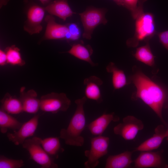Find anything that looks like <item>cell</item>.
<instances>
[{
    "instance_id": "cell-6",
    "label": "cell",
    "mask_w": 168,
    "mask_h": 168,
    "mask_svg": "<svg viewBox=\"0 0 168 168\" xmlns=\"http://www.w3.org/2000/svg\"><path fill=\"white\" fill-rule=\"evenodd\" d=\"M110 143V138L107 137L97 136L91 139V147L84 152L87 158L84 163L86 168H94L99 165L100 158L106 155Z\"/></svg>"
},
{
    "instance_id": "cell-27",
    "label": "cell",
    "mask_w": 168,
    "mask_h": 168,
    "mask_svg": "<svg viewBox=\"0 0 168 168\" xmlns=\"http://www.w3.org/2000/svg\"><path fill=\"white\" fill-rule=\"evenodd\" d=\"M24 165L22 159H13L0 156V168H20Z\"/></svg>"
},
{
    "instance_id": "cell-29",
    "label": "cell",
    "mask_w": 168,
    "mask_h": 168,
    "mask_svg": "<svg viewBox=\"0 0 168 168\" xmlns=\"http://www.w3.org/2000/svg\"><path fill=\"white\" fill-rule=\"evenodd\" d=\"M160 42L168 51V30L157 32Z\"/></svg>"
},
{
    "instance_id": "cell-13",
    "label": "cell",
    "mask_w": 168,
    "mask_h": 168,
    "mask_svg": "<svg viewBox=\"0 0 168 168\" xmlns=\"http://www.w3.org/2000/svg\"><path fill=\"white\" fill-rule=\"evenodd\" d=\"M36 92L31 89L26 91L25 87H21L20 89L19 99L23 108V111L36 114L40 109V99L37 97Z\"/></svg>"
},
{
    "instance_id": "cell-34",
    "label": "cell",
    "mask_w": 168,
    "mask_h": 168,
    "mask_svg": "<svg viewBox=\"0 0 168 168\" xmlns=\"http://www.w3.org/2000/svg\"><path fill=\"white\" fill-rule=\"evenodd\" d=\"M166 138L168 141V128L166 131Z\"/></svg>"
},
{
    "instance_id": "cell-14",
    "label": "cell",
    "mask_w": 168,
    "mask_h": 168,
    "mask_svg": "<svg viewBox=\"0 0 168 168\" xmlns=\"http://www.w3.org/2000/svg\"><path fill=\"white\" fill-rule=\"evenodd\" d=\"M103 81L98 77L92 76L84 80L85 96L89 99L94 100L98 103L103 101L101 86Z\"/></svg>"
},
{
    "instance_id": "cell-22",
    "label": "cell",
    "mask_w": 168,
    "mask_h": 168,
    "mask_svg": "<svg viewBox=\"0 0 168 168\" xmlns=\"http://www.w3.org/2000/svg\"><path fill=\"white\" fill-rule=\"evenodd\" d=\"M23 124L2 110H0V131L6 133L8 129L18 130Z\"/></svg>"
},
{
    "instance_id": "cell-33",
    "label": "cell",
    "mask_w": 168,
    "mask_h": 168,
    "mask_svg": "<svg viewBox=\"0 0 168 168\" xmlns=\"http://www.w3.org/2000/svg\"><path fill=\"white\" fill-rule=\"evenodd\" d=\"M115 3L118 5L123 6V0H113Z\"/></svg>"
},
{
    "instance_id": "cell-32",
    "label": "cell",
    "mask_w": 168,
    "mask_h": 168,
    "mask_svg": "<svg viewBox=\"0 0 168 168\" xmlns=\"http://www.w3.org/2000/svg\"><path fill=\"white\" fill-rule=\"evenodd\" d=\"M10 0H0V7L6 5Z\"/></svg>"
},
{
    "instance_id": "cell-20",
    "label": "cell",
    "mask_w": 168,
    "mask_h": 168,
    "mask_svg": "<svg viewBox=\"0 0 168 168\" xmlns=\"http://www.w3.org/2000/svg\"><path fill=\"white\" fill-rule=\"evenodd\" d=\"M0 109L10 114H17L23 111L21 102L19 98L6 93L1 100Z\"/></svg>"
},
{
    "instance_id": "cell-11",
    "label": "cell",
    "mask_w": 168,
    "mask_h": 168,
    "mask_svg": "<svg viewBox=\"0 0 168 168\" xmlns=\"http://www.w3.org/2000/svg\"><path fill=\"white\" fill-rule=\"evenodd\" d=\"M44 21L47 25L42 41L60 40L70 41V35L67 24L62 25L57 23L54 17L50 14L45 16Z\"/></svg>"
},
{
    "instance_id": "cell-15",
    "label": "cell",
    "mask_w": 168,
    "mask_h": 168,
    "mask_svg": "<svg viewBox=\"0 0 168 168\" xmlns=\"http://www.w3.org/2000/svg\"><path fill=\"white\" fill-rule=\"evenodd\" d=\"M166 131L163 125H158L155 128L153 136L136 147L133 152L151 151L157 149L166 138Z\"/></svg>"
},
{
    "instance_id": "cell-25",
    "label": "cell",
    "mask_w": 168,
    "mask_h": 168,
    "mask_svg": "<svg viewBox=\"0 0 168 168\" xmlns=\"http://www.w3.org/2000/svg\"><path fill=\"white\" fill-rule=\"evenodd\" d=\"M4 51L7 55V64L20 66L25 64V61L22 58L20 49L15 45L7 47Z\"/></svg>"
},
{
    "instance_id": "cell-21",
    "label": "cell",
    "mask_w": 168,
    "mask_h": 168,
    "mask_svg": "<svg viewBox=\"0 0 168 168\" xmlns=\"http://www.w3.org/2000/svg\"><path fill=\"white\" fill-rule=\"evenodd\" d=\"M106 71L112 75V82L115 90L119 89L128 84L124 72L119 69L113 62H110L106 68Z\"/></svg>"
},
{
    "instance_id": "cell-18",
    "label": "cell",
    "mask_w": 168,
    "mask_h": 168,
    "mask_svg": "<svg viewBox=\"0 0 168 168\" xmlns=\"http://www.w3.org/2000/svg\"><path fill=\"white\" fill-rule=\"evenodd\" d=\"M62 53H68L79 59L87 62L92 67L98 65V63L93 62L91 58L93 53L92 48L89 45H85L83 42L74 43L68 51Z\"/></svg>"
},
{
    "instance_id": "cell-28",
    "label": "cell",
    "mask_w": 168,
    "mask_h": 168,
    "mask_svg": "<svg viewBox=\"0 0 168 168\" xmlns=\"http://www.w3.org/2000/svg\"><path fill=\"white\" fill-rule=\"evenodd\" d=\"M70 35V41L78 40L81 35V31L78 26L74 23L67 24Z\"/></svg>"
},
{
    "instance_id": "cell-26",
    "label": "cell",
    "mask_w": 168,
    "mask_h": 168,
    "mask_svg": "<svg viewBox=\"0 0 168 168\" xmlns=\"http://www.w3.org/2000/svg\"><path fill=\"white\" fill-rule=\"evenodd\" d=\"M147 0H123V6L130 12L132 17L135 20L143 13V5Z\"/></svg>"
},
{
    "instance_id": "cell-24",
    "label": "cell",
    "mask_w": 168,
    "mask_h": 168,
    "mask_svg": "<svg viewBox=\"0 0 168 168\" xmlns=\"http://www.w3.org/2000/svg\"><path fill=\"white\" fill-rule=\"evenodd\" d=\"M145 45L137 48L134 56L138 60L150 67L155 65L154 56L150 48L149 40Z\"/></svg>"
},
{
    "instance_id": "cell-30",
    "label": "cell",
    "mask_w": 168,
    "mask_h": 168,
    "mask_svg": "<svg viewBox=\"0 0 168 168\" xmlns=\"http://www.w3.org/2000/svg\"><path fill=\"white\" fill-rule=\"evenodd\" d=\"M7 64V57L5 51L0 49V65L3 66Z\"/></svg>"
},
{
    "instance_id": "cell-3",
    "label": "cell",
    "mask_w": 168,
    "mask_h": 168,
    "mask_svg": "<svg viewBox=\"0 0 168 168\" xmlns=\"http://www.w3.org/2000/svg\"><path fill=\"white\" fill-rule=\"evenodd\" d=\"M134 36L126 41L127 46L135 47L140 42L149 40L156 34L154 16L150 12L143 13L135 19Z\"/></svg>"
},
{
    "instance_id": "cell-4",
    "label": "cell",
    "mask_w": 168,
    "mask_h": 168,
    "mask_svg": "<svg viewBox=\"0 0 168 168\" xmlns=\"http://www.w3.org/2000/svg\"><path fill=\"white\" fill-rule=\"evenodd\" d=\"M41 139L37 137L27 138L22 144V147L28 152L30 158L40 166L41 168H58V165L54 162V159L51 157L42 147Z\"/></svg>"
},
{
    "instance_id": "cell-23",
    "label": "cell",
    "mask_w": 168,
    "mask_h": 168,
    "mask_svg": "<svg viewBox=\"0 0 168 168\" xmlns=\"http://www.w3.org/2000/svg\"><path fill=\"white\" fill-rule=\"evenodd\" d=\"M41 145L46 152L54 159L63 149L61 147L59 139L57 137H49L41 139Z\"/></svg>"
},
{
    "instance_id": "cell-7",
    "label": "cell",
    "mask_w": 168,
    "mask_h": 168,
    "mask_svg": "<svg viewBox=\"0 0 168 168\" xmlns=\"http://www.w3.org/2000/svg\"><path fill=\"white\" fill-rule=\"evenodd\" d=\"M71 105V100L64 93L52 92L43 95L40 99V110L54 114L66 111Z\"/></svg>"
},
{
    "instance_id": "cell-1",
    "label": "cell",
    "mask_w": 168,
    "mask_h": 168,
    "mask_svg": "<svg viewBox=\"0 0 168 168\" xmlns=\"http://www.w3.org/2000/svg\"><path fill=\"white\" fill-rule=\"evenodd\" d=\"M130 80L136 89L132 95L133 100L140 99L155 112L162 123H166L162 116V110L168 106V94L166 90L152 81L141 70L134 69Z\"/></svg>"
},
{
    "instance_id": "cell-9",
    "label": "cell",
    "mask_w": 168,
    "mask_h": 168,
    "mask_svg": "<svg viewBox=\"0 0 168 168\" xmlns=\"http://www.w3.org/2000/svg\"><path fill=\"white\" fill-rule=\"evenodd\" d=\"M45 10L44 7L36 4L30 5L27 12L24 23V30L30 35L39 33L43 29L41 25Z\"/></svg>"
},
{
    "instance_id": "cell-12",
    "label": "cell",
    "mask_w": 168,
    "mask_h": 168,
    "mask_svg": "<svg viewBox=\"0 0 168 168\" xmlns=\"http://www.w3.org/2000/svg\"><path fill=\"white\" fill-rule=\"evenodd\" d=\"M134 161V166L137 168H161L164 166L161 154L160 152H141Z\"/></svg>"
},
{
    "instance_id": "cell-2",
    "label": "cell",
    "mask_w": 168,
    "mask_h": 168,
    "mask_svg": "<svg viewBox=\"0 0 168 168\" xmlns=\"http://www.w3.org/2000/svg\"><path fill=\"white\" fill-rule=\"evenodd\" d=\"M87 100L85 96L76 100L75 111L66 128H63L60 132L59 137L68 145L78 147L83 146L84 139L82 134L86 124L84 105Z\"/></svg>"
},
{
    "instance_id": "cell-16",
    "label": "cell",
    "mask_w": 168,
    "mask_h": 168,
    "mask_svg": "<svg viewBox=\"0 0 168 168\" xmlns=\"http://www.w3.org/2000/svg\"><path fill=\"white\" fill-rule=\"evenodd\" d=\"M119 120V117L115 116L114 113L104 114L91 122L87 126L92 135L100 136L112 121H118Z\"/></svg>"
},
{
    "instance_id": "cell-19",
    "label": "cell",
    "mask_w": 168,
    "mask_h": 168,
    "mask_svg": "<svg viewBox=\"0 0 168 168\" xmlns=\"http://www.w3.org/2000/svg\"><path fill=\"white\" fill-rule=\"evenodd\" d=\"M133 151H126L120 154L110 155L107 158L105 168H127L133 161L132 156Z\"/></svg>"
},
{
    "instance_id": "cell-10",
    "label": "cell",
    "mask_w": 168,
    "mask_h": 168,
    "mask_svg": "<svg viewBox=\"0 0 168 168\" xmlns=\"http://www.w3.org/2000/svg\"><path fill=\"white\" fill-rule=\"evenodd\" d=\"M39 114L35 115L27 122L23 124L21 127L13 133H8L7 136L9 141L15 145H22L25 141L28 138L32 136L37 128Z\"/></svg>"
},
{
    "instance_id": "cell-17",
    "label": "cell",
    "mask_w": 168,
    "mask_h": 168,
    "mask_svg": "<svg viewBox=\"0 0 168 168\" xmlns=\"http://www.w3.org/2000/svg\"><path fill=\"white\" fill-rule=\"evenodd\" d=\"M44 7L49 14L57 16L63 21L75 13L70 8L67 0H55Z\"/></svg>"
},
{
    "instance_id": "cell-8",
    "label": "cell",
    "mask_w": 168,
    "mask_h": 168,
    "mask_svg": "<svg viewBox=\"0 0 168 168\" xmlns=\"http://www.w3.org/2000/svg\"><path fill=\"white\" fill-rule=\"evenodd\" d=\"M144 127V124L141 120L133 116L128 115L123 118L122 122L114 127L113 132L115 134L120 135L125 140H132Z\"/></svg>"
},
{
    "instance_id": "cell-5",
    "label": "cell",
    "mask_w": 168,
    "mask_h": 168,
    "mask_svg": "<svg viewBox=\"0 0 168 168\" xmlns=\"http://www.w3.org/2000/svg\"><path fill=\"white\" fill-rule=\"evenodd\" d=\"M106 9L91 7L83 12L79 13L83 27L82 36L87 40L91 38L95 29L98 25H105L108 21L105 17Z\"/></svg>"
},
{
    "instance_id": "cell-31",
    "label": "cell",
    "mask_w": 168,
    "mask_h": 168,
    "mask_svg": "<svg viewBox=\"0 0 168 168\" xmlns=\"http://www.w3.org/2000/svg\"><path fill=\"white\" fill-rule=\"evenodd\" d=\"M41 3L45 7L49 5L55 0H39Z\"/></svg>"
}]
</instances>
